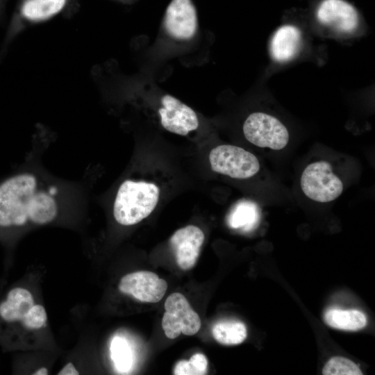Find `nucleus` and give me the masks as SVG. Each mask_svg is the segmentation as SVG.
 <instances>
[{"label": "nucleus", "mask_w": 375, "mask_h": 375, "mask_svg": "<svg viewBox=\"0 0 375 375\" xmlns=\"http://www.w3.org/2000/svg\"><path fill=\"white\" fill-rule=\"evenodd\" d=\"M47 314L44 307L35 304L31 292L22 287L10 289L0 301V325L8 329L22 326L28 331L46 326Z\"/></svg>", "instance_id": "7ed1b4c3"}, {"label": "nucleus", "mask_w": 375, "mask_h": 375, "mask_svg": "<svg viewBox=\"0 0 375 375\" xmlns=\"http://www.w3.org/2000/svg\"><path fill=\"white\" fill-rule=\"evenodd\" d=\"M259 218L256 205L249 201H242L237 203L228 217V224L233 228L250 231L258 223Z\"/></svg>", "instance_id": "dca6fc26"}, {"label": "nucleus", "mask_w": 375, "mask_h": 375, "mask_svg": "<svg viewBox=\"0 0 375 375\" xmlns=\"http://www.w3.org/2000/svg\"><path fill=\"white\" fill-rule=\"evenodd\" d=\"M204 238L201 229L193 225L179 228L172 235L170 245L181 269L189 270L194 266Z\"/></svg>", "instance_id": "9b49d317"}, {"label": "nucleus", "mask_w": 375, "mask_h": 375, "mask_svg": "<svg viewBox=\"0 0 375 375\" xmlns=\"http://www.w3.org/2000/svg\"><path fill=\"white\" fill-rule=\"evenodd\" d=\"M110 354L118 372L129 371L133 363V355L128 344L124 338H113L110 344Z\"/></svg>", "instance_id": "a211bd4d"}, {"label": "nucleus", "mask_w": 375, "mask_h": 375, "mask_svg": "<svg viewBox=\"0 0 375 375\" xmlns=\"http://www.w3.org/2000/svg\"><path fill=\"white\" fill-rule=\"evenodd\" d=\"M118 288L121 292L140 301L156 303L165 294L167 283L152 272L139 271L124 276Z\"/></svg>", "instance_id": "6e6552de"}, {"label": "nucleus", "mask_w": 375, "mask_h": 375, "mask_svg": "<svg viewBox=\"0 0 375 375\" xmlns=\"http://www.w3.org/2000/svg\"><path fill=\"white\" fill-rule=\"evenodd\" d=\"M165 25L168 33L175 38H191L198 26L197 14L192 1L172 0L165 12Z\"/></svg>", "instance_id": "9d476101"}, {"label": "nucleus", "mask_w": 375, "mask_h": 375, "mask_svg": "<svg viewBox=\"0 0 375 375\" xmlns=\"http://www.w3.org/2000/svg\"><path fill=\"white\" fill-rule=\"evenodd\" d=\"M301 32L292 25L280 27L274 34L271 44L270 53L277 62H286L294 57L299 50Z\"/></svg>", "instance_id": "ddd939ff"}, {"label": "nucleus", "mask_w": 375, "mask_h": 375, "mask_svg": "<svg viewBox=\"0 0 375 375\" xmlns=\"http://www.w3.org/2000/svg\"><path fill=\"white\" fill-rule=\"evenodd\" d=\"M300 185L307 197L319 203L335 200L344 189L342 181L325 160L309 164L301 174Z\"/></svg>", "instance_id": "20e7f679"}, {"label": "nucleus", "mask_w": 375, "mask_h": 375, "mask_svg": "<svg viewBox=\"0 0 375 375\" xmlns=\"http://www.w3.org/2000/svg\"><path fill=\"white\" fill-rule=\"evenodd\" d=\"M324 375H360L359 367L351 360L343 357H333L325 365Z\"/></svg>", "instance_id": "aec40b11"}, {"label": "nucleus", "mask_w": 375, "mask_h": 375, "mask_svg": "<svg viewBox=\"0 0 375 375\" xmlns=\"http://www.w3.org/2000/svg\"><path fill=\"white\" fill-rule=\"evenodd\" d=\"M317 17L324 25L344 33L354 31L358 24L357 11L344 0H324L317 9Z\"/></svg>", "instance_id": "f8f14e48"}, {"label": "nucleus", "mask_w": 375, "mask_h": 375, "mask_svg": "<svg viewBox=\"0 0 375 375\" xmlns=\"http://www.w3.org/2000/svg\"><path fill=\"white\" fill-rule=\"evenodd\" d=\"M214 338L220 344L235 345L242 343L247 338L245 325L238 321H222L215 324L212 329Z\"/></svg>", "instance_id": "f3484780"}, {"label": "nucleus", "mask_w": 375, "mask_h": 375, "mask_svg": "<svg viewBox=\"0 0 375 375\" xmlns=\"http://www.w3.org/2000/svg\"><path fill=\"white\" fill-rule=\"evenodd\" d=\"M165 309L162 328L168 338L174 339L181 333L193 335L200 329L201 319L183 294H170L165 302Z\"/></svg>", "instance_id": "0eeeda50"}, {"label": "nucleus", "mask_w": 375, "mask_h": 375, "mask_svg": "<svg viewBox=\"0 0 375 375\" xmlns=\"http://www.w3.org/2000/svg\"><path fill=\"white\" fill-rule=\"evenodd\" d=\"M209 161L214 172L238 179L249 178L260 169L259 160L254 154L230 144L212 149Z\"/></svg>", "instance_id": "39448f33"}, {"label": "nucleus", "mask_w": 375, "mask_h": 375, "mask_svg": "<svg viewBox=\"0 0 375 375\" xmlns=\"http://www.w3.org/2000/svg\"><path fill=\"white\" fill-rule=\"evenodd\" d=\"M245 138L253 144L274 150L285 148L289 142V133L276 117L256 112L249 115L243 124Z\"/></svg>", "instance_id": "423d86ee"}, {"label": "nucleus", "mask_w": 375, "mask_h": 375, "mask_svg": "<svg viewBox=\"0 0 375 375\" xmlns=\"http://www.w3.org/2000/svg\"><path fill=\"white\" fill-rule=\"evenodd\" d=\"M58 211L54 190L32 174H16L0 183V229L46 225Z\"/></svg>", "instance_id": "f257e3e1"}, {"label": "nucleus", "mask_w": 375, "mask_h": 375, "mask_svg": "<svg viewBox=\"0 0 375 375\" xmlns=\"http://www.w3.org/2000/svg\"><path fill=\"white\" fill-rule=\"evenodd\" d=\"M67 2L68 0H22L19 13L24 19L40 22L61 12Z\"/></svg>", "instance_id": "4468645a"}, {"label": "nucleus", "mask_w": 375, "mask_h": 375, "mask_svg": "<svg viewBox=\"0 0 375 375\" xmlns=\"http://www.w3.org/2000/svg\"><path fill=\"white\" fill-rule=\"evenodd\" d=\"M59 375H78V371L72 362H68L59 371Z\"/></svg>", "instance_id": "412c9836"}, {"label": "nucleus", "mask_w": 375, "mask_h": 375, "mask_svg": "<svg viewBox=\"0 0 375 375\" xmlns=\"http://www.w3.org/2000/svg\"><path fill=\"white\" fill-rule=\"evenodd\" d=\"M48 374H49V371L44 367H40L38 370L35 371L34 373H33V374L34 375H47Z\"/></svg>", "instance_id": "4be33fe9"}, {"label": "nucleus", "mask_w": 375, "mask_h": 375, "mask_svg": "<svg viewBox=\"0 0 375 375\" xmlns=\"http://www.w3.org/2000/svg\"><path fill=\"white\" fill-rule=\"evenodd\" d=\"M162 107L158 110L160 123L167 131L186 135L199 126L196 112L178 99L169 94L162 97Z\"/></svg>", "instance_id": "1a4fd4ad"}, {"label": "nucleus", "mask_w": 375, "mask_h": 375, "mask_svg": "<svg viewBox=\"0 0 375 375\" xmlns=\"http://www.w3.org/2000/svg\"><path fill=\"white\" fill-rule=\"evenodd\" d=\"M208 360L202 353H195L189 360H180L174 369L176 375H203L206 372Z\"/></svg>", "instance_id": "6ab92c4d"}, {"label": "nucleus", "mask_w": 375, "mask_h": 375, "mask_svg": "<svg viewBox=\"0 0 375 375\" xmlns=\"http://www.w3.org/2000/svg\"><path fill=\"white\" fill-rule=\"evenodd\" d=\"M160 191L156 185L126 180L119 186L113 206L115 220L123 226L136 224L156 208Z\"/></svg>", "instance_id": "f03ea898"}, {"label": "nucleus", "mask_w": 375, "mask_h": 375, "mask_svg": "<svg viewBox=\"0 0 375 375\" xmlns=\"http://www.w3.org/2000/svg\"><path fill=\"white\" fill-rule=\"evenodd\" d=\"M324 319L332 328L352 331L364 328L367 322L365 315L361 311L338 308L328 310Z\"/></svg>", "instance_id": "2eb2a0df"}]
</instances>
